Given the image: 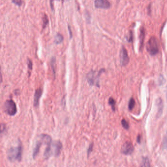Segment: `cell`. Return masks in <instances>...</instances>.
Masks as SVG:
<instances>
[{
  "instance_id": "12",
  "label": "cell",
  "mask_w": 167,
  "mask_h": 167,
  "mask_svg": "<svg viewBox=\"0 0 167 167\" xmlns=\"http://www.w3.org/2000/svg\"><path fill=\"white\" fill-rule=\"evenodd\" d=\"M157 105L158 108L157 116L160 117L162 114L163 108L162 101L161 99H158L157 101Z\"/></svg>"
},
{
  "instance_id": "10",
  "label": "cell",
  "mask_w": 167,
  "mask_h": 167,
  "mask_svg": "<svg viewBox=\"0 0 167 167\" xmlns=\"http://www.w3.org/2000/svg\"><path fill=\"white\" fill-rule=\"evenodd\" d=\"M43 142V140L42 139V137L41 135L39 136V138L38 140H37L36 143V145L34 146V150H33V153H32V156L34 158H35L37 156V155L38 154L39 151H40V147L42 145V143Z\"/></svg>"
},
{
  "instance_id": "11",
  "label": "cell",
  "mask_w": 167,
  "mask_h": 167,
  "mask_svg": "<svg viewBox=\"0 0 167 167\" xmlns=\"http://www.w3.org/2000/svg\"><path fill=\"white\" fill-rule=\"evenodd\" d=\"M42 89L39 88L36 89L34 96V106L36 107L38 106L39 100H40L41 97L42 96Z\"/></svg>"
},
{
  "instance_id": "18",
  "label": "cell",
  "mask_w": 167,
  "mask_h": 167,
  "mask_svg": "<svg viewBox=\"0 0 167 167\" xmlns=\"http://www.w3.org/2000/svg\"><path fill=\"white\" fill-rule=\"evenodd\" d=\"M48 22L49 20L48 18V16H47V15L44 14V16L43 17V27L44 28L48 24Z\"/></svg>"
},
{
  "instance_id": "23",
  "label": "cell",
  "mask_w": 167,
  "mask_h": 167,
  "mask_svg": "<svg viewBox=\"0 0 167 167\" xmlns=\"http://www.w3.org/2000/svg\"><path fill=\"white\" fill-rule=\"evenodd\" d=\"M27 61H28V68H29V70H32V61H31V60L29 59H28L27 60Z\"/></svg>"
},
{
  "instance_id": "25",
  "label": "cell",
  "mask_w": 167,
  "mask_h": 167,
  "mask_svg": "<svg viewBox=\"0 0 167 167\" xmlns=\"http://www.w3.org/2000/svg\"><path fill=\"white\" fill-rule=\"evenodd\" d=\"M68 30L69 31V33H70V37H72V32L71 31V27H70V26H68Z\"/></svg>"
},
{
  "instance_id": "9",
  "label": "cell",
  "mask_w": 167,
  "mask_h": 167,
  "mask_svg": "<svg viewBox=\"0 0 167 167\" xmlns=\"http://www.w3.org/2000/svg\"><path fill=\"white\" fill-rule=\"evenodd\" d=\"M95 6L97 8L107 9L110 7V3L106 0H96L95 2Z\"/></svg>"
},
{
  "instance_id": "15",
  "label": "cell",
  "mask_w": 167,
  "mask_h": 167,
  "mask_svg": "<svg viewBox=\"0 0 167 167\" xmlns=\"http://www.w3.org/2000/svg\"><path fill=\"white\" fill-rule=\"evenodd\" d=\"M141 167H150V163L148 158H143Z\"/></svg>"
},
{
  "instance_id": "16",
  "label": "cell",
  "mask_w": 167,
  "mask_h": 167,
  "mask_svg": "<svg viewBox=\"0 0 167 167\" xmlns=\"http://www.w3.org/2000/svg\"><path fill=\"white\" fill-rule=\"evenodd\" d=\"M109 105H111L112 108V110L113 111H115V105H116V103L115 100L112 98H110L109 99Z\"/></svg>"
},
{
  "instance_id": "4",
  "label": "cell",
  "mask_w": 167,
  "mask_h": 167,
  "mask_svg": "<svg viewBox=\"0 0 167 167\" xmlns=\"http://www.w3.org/2000/svg\"><path fill=\"white\" fill-rule=\"evenodd\" d=\"M44 143L46 145V148L44 152V157L48 159L51 155V138L50 135L47 134H41Z\"/></svg>"
},
{
  "instance_id": "19",
  "label": "cell",
  "mask_w": 167,
  "mask_h": 167,
  "mask_svg": "<svg viewBox=\"0 0 167 167\" xmlns=\"http://www.w3.org/2000/svg\"><path fill=\"white\" fill-rule=\"evenodd\" d=\"M55 57H52L51 58V66L52 67V69L53 70V73L54 74H55Z\"/></svg>"
},
{
  "instance_id": "20",
  "label": "cell",
  "mask_w": 167,
  "mask_h": 167,
  "mask_svg": "<svg viewBox=\"0 0 167 167\" xmlns=\"http://www.w3.org/2000/svg\"><path fill=\"white\" fill-rule=\"evenodd\" d=\"M122 125L123 127L125 129H129V124H128V123H127L125 119H123V120H122Z\"/></svg>"
},
{
  "instance_id": "22",
  "label": "cell",
  "mask_w": 167,
  "mask_h": 167,
  "mask_svg": "<svg viewBox=\"0 0 167 167\" xmlns=\"http://www.w3.org/2000/svg\"><path fill=\"white\" fill-rule=\"evenodd\" d=\"M93 144L92 143V144H90L89 146L88 151H87V155H88V156H89L90 153H91L92 151V150H93Z\"/></svg>"
},
{
  "instance_id": "27",
  "label": "cell",
  "mask_w": 167,
  "mask_h": 167,
  "mask_svg": "<svg viewBox=\"0 0 167 167\" xmlns=\"http://www.w3.org/2000/svg\"></svg>"
},
{
  "instance_id": "2",
  "label": "cell",
  "mask_w": 167,
  "mask_h": 167,
  "mask_svg": "<svg viewBox=\"0 0 167 167\" xmlns=\"http://www.w3.org/2000/svg\"><path fill=\"white\" fill-rule=\"evenodd\" d=\"M146 50L148 53L151 55H154L158 53L159 42L156 37L151 36L149 38L146 45Z\"/></svg>"
},
{
  "instance_id": "6",
  "label": "cell",
  "mask_w": 167,
  "mask_h": 167,
  "mask_svg": "<svg viewBox=\"0 0 167 167\" xmlns=\"http://www.w3.org/2000/svg\"><path fill=\"white\" fill-rule=\"evenodd\" d=\"M134 151V146L131 142H127L122 147V152L125 155H130Z\"/></svg>"
},
{
  "instance_id": "3",
  "label": "cell",
  "mask_w": 167,
  "mask_h": 167,
  "mask_svg": "<svg viewBox=\"0 0 167 167\" xmlns=\"http://www.w3.org/2000/svg\"><path fill=\"white\" fill-rule=\"evenodd\" d=\"M4 110L10 116H14L17 113L16 103L12 100H7L4 104Z\"/></svg>"
},
{
  "instance_id": "7",
  "label": "cell",
  "mask_w": 167,
  "mask_h": 167,
  "mask_svg": "<svg viewBox=\"0 0 167 167\" xmlns=\"http://www.w3.org/2000/svg\"><path fill=\"white\" fill-rule=\"evenodd\" d=\"M120 63L123 66H125L128 64L129 61L127 51L124 47H122L120 51Z\"/></svg>"
},
{
  "instance_id": "5",
  "label": "cell",
  "mask_w": 167,
  "mask_h": 167,
  "mask_svg": "<svg viewBox=\"0 0 167 167\" xmlns=\"http://www.w3.org/2000/svg\"><path fill=\"white\" fill-rule=\"evenodd\" d=\"M62 148V143L60 141H55L51 145V154L55 157H58L60 154L61 150Z\"/></svg>"
},
{
  "instance_id": "1",
  "label": "cell",
  "mask_w": 167,
  "mask_h": 167,
  "mask_svg": "<svg viewBox=\"0 0 167 167\" xmlns=\"http://www.w3.org/2000/svg\"><path fill=\"white\" fill-rule=\"evenodd\" d=\"M22 154V146L19 143L16 147H12L8 151V158L11 162L21 161Z\"/></svg>"
},
{
  "instance_id": "17",
  "label": "cell",
  "mask_w": 167,
  "mask_h": 167,
  "mask_svg": "<svg viewBox=\"0 0 167 167\" xmlns=\"http://www.w3.org/2000/svg\"><path fill=\"white\" fill-rule=\"evenodd\" d=\"M135 102L133 99L131 98L129 101V110H132L135 106Z\"/></svg>"
},
{
  "instance_id": "26",
  "label": "cell",
  "mask_w": 167,
  "mask_h": 167,
  "mask_svg": "<svg viewBox=\"0 0 167 167\" xmlns=\"http://www.w3.org/2000/svg\"><path fill=\"white\" fill-rule=\"evenodd\" d=\"M137 141H138V143H140V136H138V140H137Z\"/></svg>"
},
{
  "instance_id": "14",
  "label": "cell",
  "mask_w": 167,
  "mask_h": 167,
  "mask_svg": "<svg viewBox=\"0 0 167 167\" xmlns=\"http://www.w3.org/2000/svg\"><path fill=\"white\" fill-rule=\"evenodd\" d=\"M55 43L56 44H60L62 42L63 37L61 34H57L55 36Z\"/></svg>"
},
{
  "instance_id": "21",
  "label": "cell",
  "mask_w": 167,
  "mask_h": 167,
  "mask_svg": "<svg viewBox=\"0 0 167 167\" xmlns=\"http://www.w3.org/2000/svg\"><path fill=\"white\" fill-rule=\"evenodd\" d=\"M163 148L164 149H167V134L166 135L163 139Z\"/></svg>"
},
{
  "instance_id": "13",
  "label": "cell",
  "mask_w": 167,
  "mask_h": 167,
  "mask_svg": "<svg viewBox=\"0 0 167 167\" xmlns=\"http://www.w3.org/2000/svg\"><path fill=\"white\" fill-rule=\"evenodd\" d=\"M145 38V29L144 27H142L140 29V48H142L144 45V41Z\"/></svg>"
},
{
  "instance_id": "24",
  "label": "cell",
  "mask_w": 167,
  "mask_h": 167,
  "mask_svg": "<svg viewBox=\"0 0 167 167\" xmlns=\"http://www.w3.org/2000/svg\"><path fill=\"white\" fill-rule=\"evenodd\" d=\"M12 2L14 3L15 4L18 5H21V4L22 3V1H20V0H14V1H12Z\"/></svg>"
},
{
  "instance_id": "8",
  "label": "cell",
  "mask_w": 167,
  "mask_h": 167,
  "mask_svg": "<svg viewBox=\"0 0 167 167\" xmlns=\"http://www.w3.org/2000/svg\"><path fill=\"white\" fill-rule=\"evenodd\" d=\"M95 74H96L95 71H90V72L87 74V80L90 85H93L96 84L97 86H98L99 82L98 81V79L97 78L99 77V76H100V75L96 77Z\"/></svg>"
}]
</instances>
